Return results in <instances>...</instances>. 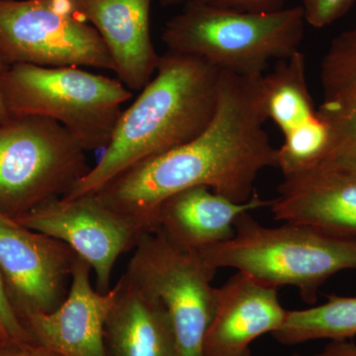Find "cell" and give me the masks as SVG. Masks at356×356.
<instances>
[{"mask_svg": "<svg viewBox=\"0 0 356 356\" xmlns=\"http://www.w3.org/2000/svg\"><path fill=\"white\" fill-rule=\"evenodd\" d=\"M262 76L221 72L208 127L191 142L129 168L96 197L142 235L158 229L161 204L185 189L209 187L234 202H247L259 173L277 168V149L264 126Z\"/></svg>", "mask_w": 356, "mask_h": 356, "instance_id": "obj_1", "label": "cell"}, {"mask_svg": "<svg viewBox=\"0 0 356 356\" xmlns=\"http://www.w3.org/2000/svg\"><path fill=\"white\" fill-rule=\"evenodd\" d=\"M220 76L202 58L161 55L156 76L122 112L102 158L62 198L95 194L129 168L200 135L216 111Z\"/></svg>", "mask_w": 356, "mask_h": 356, "instance_id": "obj_2", "label": "cell"}, {"mask_svg": "<svg viewBox=\"0 0 356 356\" xmlns=\"http://www.w3.org/2000/svg\"><path fill=\"white\" fill-rule=\"evenodd\" d=\"M250 213L238 217L231 240L198 252L204 261L216 269L235 268L270 286L296 287L311 305L330 278L356 269V236L294 222L270 228Z\"/></svg>", "mask_w": 356, "mask_h": 356, "instance_id": "obj_3", "label": "cell"}, {"mask_svg": "<svg viewBox=\"0 0 356 356\" xmlns=\"http://www.w3.org/2000/svg\"><path fill=\"white\" fill-rule=\"evenodd\" d=\"M305 23L300 6L252 13L188 0L165 23L161 41L168 51L202 58L221 72L254 76L300 51Z\"/></svg>", "mask_w": 356, "mask_h": 356, "instance_id": "obj_4", "label": "cell"}, {"mask_svg": "<svg viewBox=\"0 0 356 356\" xmlns=\"http://www.w3.org/2000/svg\"><path fill=\"white\" fill-rule=\"evenodd\" d=\"M11 117L51 119L69 131L86 152L105 149L133 91L118 79L79 67L6 65L0 76Z\"/></svg>", "mask_w": 356, "mask_h": 356, "instance_id": "obj_5", "label": "cell"}, {"mask_svg": "<svg viewBox=\"0 0 356 356\" xmlns=\"http://www.w3.org/2000/svg\"><path fill=\"white\" fill-rule=\"evenodd\" d=\"M86 153L58 122L11 117L0 125V212L17 219L64 197L90 170Z\"/></svg>", "mask_w": 356, "mask_h": 356, "instance_id": "obj_6", "label": "cell"}, {"mask_svg": "<svg viewBox=\"0 0 356 356\" xmlns=\"http://www.w3.org/2000/svg\"><path fill=\"white\" fill-rule=\"evenodd\" d=\"M125 275L158 299L175 334L177 356H204V341L216 309L218 269L199 252L184 250L159 229L144 234Z\"/></svg>", "mask_w": 356, "mask_h": 356, "instance_id": "obj_7", "label": "cell"}, {"mask_svg": "<svg viewBox=\"0 0 356 356\" xmlns=\"http://www.w3.org/2000/svg\"><path fill=\"white\" fill-rule=\"evenodd\" d=\"M0 62L115 72L102 37L69 0H0Z\"/></svg>", "mask_w": 356, "mask_h": 356, "instance_id": "obj_8", "label": "cell"}, {"mask_svg": "<svg viewBox=\"0 0 356 356\" xmlns=\"http://www.w3.org/2000/svg\"><path fill=\"white\" fill-rule=\"evenodd\" d=\"M77 259L67 243L0 212V273L22 322L62 305Z\"/></svg>", "mask_w": 356, "mask_h": 356, "instance_id": "obj_9", "label": "cell"}, {"mask_svg": "<svg viewBox=\"0 0 356 356\" xmlns=\"http://www.w3.org/2000/svg\"><path fill=\"white\" fill-rule=\"evenodd\" d=\"M16 221L70 245L95 274V289L108 293L117 259L135 248L142 234L95 194L57 198Z\"/></svg>", "mask_w": 356, "mask_h": 356, "instance_id": "obj_10", "label": "cell"}, {"mask_svg": "<svg viewBox=\"0 0 356 356\" xmlns=\"http://www.w3.org/2000/svg\"><path fill=\"white\" fill-rule=\"evenodd\" d=\"M91 267L79 257L62 305L23 321L35 343L60 356H105L104 327L118 294V284L108 293L91 284Z\"/></svg>", "mask_w": 356, "mask_h": 356, "instance_id": "obj_11", "label": "cell"}, {"mask_svg": "<svg viewBox=\"0 0 356 356\" xmlns=\"http://www.w3.org/2000/svg\"><path fill=\"white\" fill-rule=\"evenodd\" d=\"M268 207L276 221L356 236V170L323 163L284 177Z\"/></svg>", "mask_w": 356, "mask_h": 356, "instance_id": "obj_12", "label": "cell"}, {"mask_svg": "<svg viewBox=\"0 0 356 356\" xmlns=\"http://www.w3.org/2000/svg\"><path fill=\"white\" fill-rule=\"evenodd\" d=\"M74 13L95 27L115 65L117 79L140 91L153 79L161 55L152 39V0H69Z\"/></svg>", "mask_w": 356, "mask_h": 356, "instance_id": "obj_13", "label": "cell"}, {"mask_svg": "<svg viewBox=\"0 0 356 356\" xmlns=\"http://www.w3.org/2000/svg\"><path fill=\"white\" fill-rule=\"evenodd\" d=\"M287 310L278 288L238 271L217 288L216 309L204 341V356H250V344L280 330Z\"/></svg>", "mask_w": 356, "mask_h": 356, "instance_id": "obj_14", "label": "cell"}, {"mask_svg": "<svg viewBox=\"0 0 356 356\" xmlns=\"http://www.w3.org/2000/svg\"><path fill=\"white\" fill-rule=\"evenodd\" d=\"M269 204L257 192L247 202L236 203L209 187H192L161 204L158 229L178 247L198 252L231 240L241 215Z\"/></svg>", "mask_w": 356, "mask_h": 356, "instance_id": "obj_15", "label": "cell"}, {"mask_svg": "<svg viewBox=\"0 0 356 356\" xmlns=\"http://www.w3.org/2000/svg\"><path fill=\"white\" fill-rule=\"evenodd\" d=\"M104 327L105 356H177L175 334L158 299L125 274Z\"/></svg>", "mask_w": 356, "mask_h": 356, "instance_id": "obj_16", "label": "cell"}, {"mask_svg": "<svg viewBox=\"0 0 356 356\" xmlns=\"http://www.w3.org/2000/svg\"><path fill=\"white\" fill-rule=\"evenodd\" d=\"M318 114L330 133L325 163L356 170V25L332 40L321 65Z\"/></svg>", "mask_w": 356, "mask_h": 356, "instance_id": "obj_17", "label": "cell"}, {"mask_svg": "<svg viewBox=\"0 0 356 356\" xmlns=\"http://www.w3.org/2000/svg\"><path fill=\"white\" fill-rule=\"evenodd\" d=\"M262 103L267 120H273L283 136L317 118L303 53L277 60L273 72L262 76Z\"/></svg>", "mask_w": 356, "mask_h": 356, "instance_id": "obj_18", "label": "cell"}, {"mask_svg": "<svg viewBox=\"0 0 356 356\" xmlns=\"http://www.w3.org/2000/svg\"><path fill=\"white\" fill-rule=\"evenodd\" d=\"M356 336V296L327 295V301L302 310L287 311L273 337L284 346L318 341H343Z\"/></svg>", "mask_w": 356, "mask_h": 356, "instance_id": "obj_19", "label": "cell"}, {"mask_svg": "<svg viewBox=\"0 0 356 356\" xmlns=\"http://www.w3.org/2000/svg\"><path fill=\"white\" fill-rule=\"evenodd\" d=\"M330 152L329 129L318 116L284 136L277 149V168L289 177L325 163Z\"/></svg>", "mask_w": 356, "mask_h": 356, "instance_id": "obj_20", "label": "cell"}, {"mask_svg": "<svg viewBox=\"0 0 356 356\" xmlns=\"http://www.w3.org/2000/svg\"><path fill=\"white\" fill-rule=\"evenodd\" d=\"M356 0H301L306 23L315 28H324L343 17Z\"/></svg>", "mask_w": 356, "mask_h": 356, "instance_id": "obj_21", "label": "cell"}, {"mask_svg": "<svg viewBox=\"0 0 356 356\" xmlns=\"http://www.w3.org/2000/svg\"><path fill=\"white\" fill-rule=\"evenodd\" d=\"M0 336L6 343H35L22 321L14 310L6 283L0 273Z\"/></svg>", "mask_w": 356, "mask_h": 356, "instance_id": "obj_22", "label": "cell"}, {"mask_svg": "<svg viewBox=\"0 0 356 356\" xmlns=\"http://www.w3.org/2000/svg\"><path fill=\"white\" fill-rule=\"evenodd\" d=\"M198 3L252 13H270L285 8V0H192Z\"/></svg>", "mask_w": 356, "mask_h": 356, "instance_id": "obj_23", "label": "cell"}, {"mask_svg": "<svg viewBox=\"0 0 356 356\" xmlns=\"http://www.w3.org/2000/svg\"><path fill=\"white\" fill-rule=\"evenodd\" d=\"M0 356H60L36 343H4Z\"/></svg>", "mask_w": 356, "mask_h": 356, "instance_id": "obj_24", "label": "cell"}, {"mask_svg": "<svg viewBox=\"0 0 356 356\" xmlns=\"http://www.w3.org/2000/svg\"><path fill=\"white\" fill-rule=\"evenodd\" d=\"M292 356H356V343L350 339L330 341V343L318 353L313 355L295 353Z\"/></svg>", "mask_w": 356, "mask_h": 356, "instance_id": "obj_25", "label": "cell"}, {"mask_svg": "<svg viewBox=\"0 0 356 356\" xmlns=\"http://www.w3.org/2000/svg\"><path fill=\"white\" fill-rule=\"evenodd\" d=\"M6 65L0 62V76H1L2 70H3ZM11 116L9 115L8 111L4 103L3 95H2L1 83H0V125L6 123V122L10 120Z\"/></svg>", "mask_w": 356, "mask_h": 356, "instance_id": "obj_26", "label": "cell"}, {"mask_svg": "<svg viewBox=\"0 0 356 356\" xmlns=\"http://www.w3.org/2000/svg\"><path fill=\"white\" fill-rule=\"evenodd\" d=\"M188 0H159V3L163 7L168 8V7L179 6L181 3H186Z\"/></svg>", "mask_w": 356, "mask_h": 356, "instance_id": "obj_27", "label": "cell"}, {"mask_svg": "<svg viewBox=\"0 0 356 356\" xmlns=\"http://www.w3.org/2000/svg\"><path fill=\"white\" fill-rule=\"evenodd\" d=\"M4 343H6V341H4V339H2L1 336H0V346H1V344H3Z\"/></svg>", "mask_w": 356, "mask_h": 356, "instance_id": "obj_28", "label": "cell"}]
</instances>
